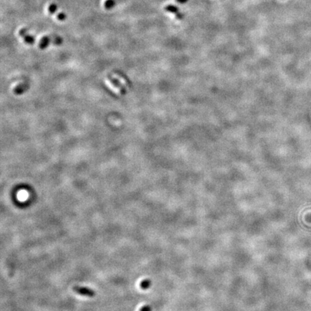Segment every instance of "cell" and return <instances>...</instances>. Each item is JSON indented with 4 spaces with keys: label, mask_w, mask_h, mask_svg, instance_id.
<instances>
[{
    "label": "cell",
    "mask_w": 311,
    "mask_h": 311,
    "mask_svg": "<svg viewBox=\"0 0 311 311\" xmlns=\"http://www.w3.org/2000/svg\"><path fill=\"white\" fill-rule=\"evenodd\" d=\"M73 290L78 294H80V295L82 296L89 297V298H93V297L95 296V294H96L93 289L86 287L74 286L73 287Z\"/></svg>",
    "instance_id": "cell-1"
},
{
    "label": "cell",
    "mask_w": 311,
    "mask_h": 311,
    "mask_svg": "<svg viewBox=\"0 0 311 311\" xmlns=\"http://www.w3.org/2000/svg\"><path fill=\"white\" fill-rule=\"evenodd\" d=\"M19 35H20V37H22V38H23V40H24V41L26 43L31 44H31H33L35 43L34 37L27 33L26 28L20 29V31H19Z\"/></svg>",
    "instance_id": "cell-2"
},
{
    "label": "cell",
    "mask_w": 311,
    "mask_h": 311,
    "mask_svg": "<svg viewBox=\"0 0 311 311\" xmlns=\"http://www.w3.org/2000/svg\"><path fill=\"white\" fill-rule=\"evenodd\" d=\"M165 10L166 11L175 14L176 17L179 20H182L183 17H184L183 14H182L179 12V9L176 6L173 5V4H169V5H167L165 7Z\"/></svg>",
    "instance_id": "cell-3"
},
{
    "label": "cell",
    "mask_w": 311,
    "mask_h": 311,
    "mask_svg": "<svg viewBox=\"0 0 311 311\" xmlns=\"http://www.w3.org/2000/svg\"><path fill=\"white\" fill-rule=\"evenodd\" d=\"M50 43H52V39L51 37L49 36H44L41 38V40L40 41V43H39V48L43 50L46 48L49 45Z\"/></svg>",
    "instance_id": "cell-4"
},
{
    "label": "cell",
    "mask_w": 311,
    "mask_h": 311,
    "mask_svg": "<svg viewBox=\"0 0 311 311\" xmlns=\"http://www.w3.org/2000/svg\"><path fill=\"white\" fill-rule=\"evenodd\" d=\"M27 89V85H25V84H21L17 85V87L14 89V92L16 94H20L24 92L25 90Z\"/></svg>",
    "instance_id": "cell-5"
},
{
    "label": "cell",
    "mask_w": 311,
    "mask_h": 311,
    "mask_svg": "<svg viewBox=\"0 0 311 311\" xmlns=\"http://www.w3.org/2000/svg\"><path fill=\"white\" fill-rule=\"evenodd\" d=\"M115 4L116 2L115 0H106L104 2V6L107 10H111V9H112L115 6Z\"/></svg>",
    "instance_id": "cell-6"
},
{
    "label": "cell",
    "mask_w": 311,
    "mask_h": 311,
    "mask_svg": "<svg viewBox=\"0 0 311 311\" xmlns=\"http://www.w3.org/2000/svg\"><path fill=\"white\" fill-rule=\"evenodd\" d=\"M151 281L150 280L147 279V280H143L142 282H141L140 287H141V289H147L151 287Z\"/></svg>",
    "instance_id": "cell-7"
},
{
    "label": "cell",
    "mask_w": 311,
    "mask_h": 311,
    "mask_svg": "<svg viewBox=\"0 0 311 311\" xmlns=\"http://www.w3.org/2000/svg\"><path fill=\"white\" fill-rule=\"evenodd\" d=\"M51 39H52V43L53 44H55V45H60V44H61L63 42L62 38L60 36H53V37H51Z\"/></svg>",
    "instance_id": "cell-8"
},
{
    "label": "cell",
    "mask_w": 311,
    "mask_h": 311,
    "mask_svg": "<svg viewBox=\"0 0 311 311\" xmlns=\"http://www.w3.org/2000/svg\"><path fill=\"white\" fill-rule=\"evenodd\" d=\"M57 9H58V7H57L56 4H54V3H52V4H50L49 7H48V12H49L50 14H52L53 15V14H54L55 12H56Z\"/></svg>",
    "instance_id": "cell-9"
},
{
    "label": "cell",
    "mask_w": 311,
    "mask_h": 311,
    "mask_svg": "<svg viewBox=\"0 0 311 311\" xmlns=\"http://www.w3.org/2000/svg\"><path fill=\"white\" fill-rule=\"evenodd\" d=\"M57 19L59 20L60 21H64L66 19V15L64 12H60L58 14Z\"/></svg>",
    "instance_id": "cell-10"
},
{
    "label": "cell",
    "mask_w": 311,
    "mask_h": 311,
    "mask_svg": "<svg viewBox=\"0 0 311 311\" xmlns=\"http://www.w3.org/2000/svg\"><path fill=\"white\" fill-rule=\"evenodd\" d=\"M140 311H151V308L149 305H145L141 308Z\"/></svg>",
    "instance_id": "cell-11"
},
{
    "label": "cell",
    "mask_w": 311,
    "mask_h": 311,
    "mask_svg": "<svg viewBox=\"0 0 311 311\" xmlns=\"http://www.w3.org/2000/svg\"><path fill=\"white\" fill-rule=\"evenodd\" d=\"M176 1L179 4H184V3H186L188 0H176Z\"/></svg>",
    "instance_id": "cell-12"
}]
</instances>
